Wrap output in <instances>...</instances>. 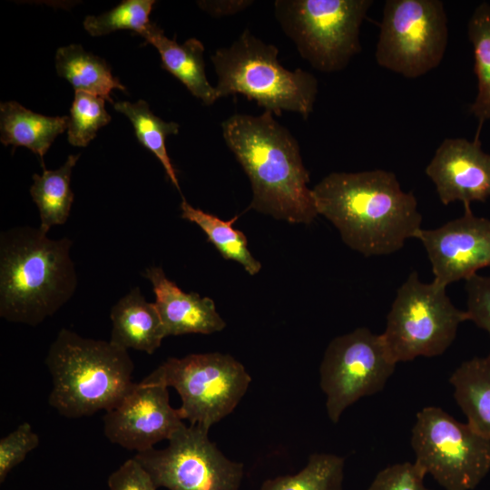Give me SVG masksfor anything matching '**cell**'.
I'll return each instance as SVG.
<instances>
[{"label":"cell","mask_w":490,"mask_h":490,"mask_svg":"<svg viewBox=\"0 0 490 490\" xmlns=\"http://www.w3.org/2000/svg\"><path fill=\"white\" fill-rule=\"evenodd\" d=\"M312 194L318 215L365 257L394 253L422 229L415 195L401 189L392 172H334L312 188Z\"/></svg>","instance_id":"obj_1"},{"label":"cell","mask_w":490,"mask_h":490,"mask_svg":"<svg viewBox=\"0 0 490 490\" xmlns=\"http://www.w3.org/2000/svg\"><path fill=\"white\" fill-rule=\"evenodd\" d=\"M221 129L250 181V208L290 223H311L318 213L309 172L297 140L273 113H235L222 122Z\"/></svg>","instance_id":"obj_2"},{"label":"cell","mask_w":490,"mask_h":490,"mask_svg":"<svg viewBox=\"0 0 490 490\" xmlns=\"http://www.w3.org/2000/svg\"><path fill=\"white\" fill-rule=\"evenodd\" d=\"M72 245L69 238H49L39 227L1 233V318L34 327L71 299L78 283Z\"/></svg>","instance_id":"obj_3"},{"label":"cell","mask_w":490,"mask_h":490,"mask_svg":"<svg viewBox=\"0 0 490 490\" xmlns=\"http://www.w3.org/2000/svg\"><path fill=\"white\" fill-rule=\"evenodd\" d=\"M44 363L52 377L48 403L67 418L107 412L135 385L128 350L67 328L57 333Z\"/></svg>","instance_id":"obj_4"},{"label":"cell","mask_w":490,"mask_h":490,"mask_svg":"<svg viewBox=\"0 0 490 490\" xmlns=\"http://www.w3.org/2000/svg\"><path fill=\"white\" fill-rule=\"evenodd\" d=\"M278 54L275 45L248 29L230 46L217 49L211 59L218 76L219 97L240 93L278 116L288 111L307 119L313 111L318 80L300 68L283 67Z\"/></svg>","instance_id":"obj_5"},{"label":"cell","mask_w":490,"mask_h":490,"mask_svg":"<svg viewBox=\"0 0 490 490\" xmlns=\"http://www.w3.org/2000/svg\"><path fill=\"white\" fill-rule=\"evenodd\" d=\"M372 0H277L275 16L315 69L343 70L361 50L359 33Z\"/></svg>","instance_id":"obj_6"},{"label":"cell","mask_w":490,"mask_h":490,"mask_svg":"<svg viewBox=\"0 0 490 490\" xmlns=\"http://www.w3.org/2000/svg\"><path fill=\"white\" fill-rule=\"evenodd\" d=\"M446 289L435 280L422 282L416 271L397 289L381 334L397 363L442 355L459 325L468 320L466 311L452 303Z\"/></svg>","instance_id":"obj_7"},{"label":"cell","mask_w":490,"mask_h":490,"mask_svg":"<svg viewBox=\"0 0 490 490\" xmlns=\"http://www.w3.org/2000/svg\"><path fill=\"white\" fill-rule=\"evenodd\" d=\"M147 377L173 387L181 418L207 429L234 410L251 381L240 362L219 352L169 358Z\"/></svg>","instance_id":"obj_8"},{"label":"cell","mask_w":490,"mask_h":490,"mask_svg":"<svg viewBox=\"0 0 490 490\" xmlns=\"http://www.w3.org/2000/svg\"><path fill=\"white\" fill-rule=\"evenodd\" d=\"M415 463L446 490H473L490 471V440L437 407L417 412Z\"/></svg>","instance_id":"obj_9"},{"label":"cell","mask_w":490,"mask_h":490,"mask_svg":"<svg viewBox=\"0 0 490 490\" xmlns=\"http://www.w3.org/2000/svg\"><path fill=\"white\" fill-rule=\"evenodd\" d=\"M375 58L381 67L416 78L439 65L448 42L447 17L439 0H387Z\"/></svg>","instance_id":"obj_10"},{"label":"cell","mask_w":490,"mask_h":490,"mask_svg":"<svg viewBox=\"0 0 490 490\" xmlns=\"http://www.w3.org/2000/svg\"><path fill=\"white\" fill-rule=\"evenodd\" d=\"M397 364L382 335L367 328L333 338L319 367V385L330 421L338 423L349 406L381 391Z\"/></svg>","instance_id":"obj_11"},{"label":"cell","mask_w":490,"mask_h":490,"mask_svg":"<svg viewBox=\"0 0 490 490\" xmlns=\"http://www.w3.org/2000/svg\"><path fill=\"white\" fill-rule=\"evenodd\" d=\"M209 429L183 425L162 449L154 447L134 457L157 487L168 490H240L243 464L226 457L208 436Z\"/></svg>","instance_id":"obj_12"},{"label":"cell","mask_w":490,"mask_h":490,"mask_svg":"<svg viewBox=\"0 0 490 490\" xmlns=\"http://www.w3.org/2000/svg\"><path fill=\"white\" fill-rule=\"evenodd\" d=\"M103 433L113 444L136 453L169 440L183 425L170 404L168 387L147 377L103 417Z\"/></svg>","instance_id":"obj_13"},{"label":"cell","mask_w":490,"mask_h":490,"mask_svg":"<svg viewBox=\"0 0 490 490\" xmlns=\"http://www.w3.org/2000/svg\"><path fill=\"white\" fill-rule=\"evenodd\" d=\"M416 238L426 249L434 280L445 287L490 267V220L475 216L470 207L441 227L421 229Z\"/></svg>","instance_id":"obj_14"},{"label":"cell","mask_w":490,"mask_h":490,"mask_svg":"<svg viewBox=\"0 0 490 490\" xmlns=\"http://www.w3.org/2000/svg\"><path fill=\"white\" fill-rule=\"evenodd\" d=\"M426 174L436 186L440 201H461L470 207L490 198V153L479 139L446 138L435 152Z\"/></svg>","instance_id":"obj_15"},{"label":"cell","mask_w":490,"mask_h":490,"mask_svg":"<svg viewBox=\"0 0 490 490\" xmlns=\"http://www.w3.org/2000/svg\"><path fill=\"white\" fill-rule=\"evenodd\" d=\"M142 275L152 283L154 304L166 337L208 335L221 331L226 327L211 298L201 297L195 292H184L167 278L162 268H147Z\"/></svg>","instance_id":"obj_16"},{"label":"cell","mask_w":490,"mask_h":490,"mask_svg":"<svg viewBox=\"0 0 490 490\" xmlns=\"http://www.w3.org/2000/svg\"><path fill=\"white\" fill-rule=\"evenodd\" d=\"M110 318L109 340L125 350L152 355L166 338L156 305L146 300L139 287L132 288L112 307Z\"/></svg>","instance_id":"obj_17"},{"label":"cell","mask_w":490,"mask_h":490,"mask_svg":"<svg viewBox=\"0 0 490 490\" xmlns=\"http://www.w3.org/2000/svg\"><path fill=\"white\" fill-rule=\"evenodd\" d=\"M142 37L157 49L162 67L181 81L193 96L205 105H211L220 98L216 88L207 79L204 46L201 41L190 38L179 44L153 23Z\"/></svg>","instance_id":"obj_18"},{"label":"cell","mask_w":490,"mask_h":490,"mask_svg":"<svg viewBox=\"0 0 490 490\" xmlns=\"http://www.w3.org/2000/svg\"><path fill=\"white\" fill-rule=\"evenodd\" d=\"M67 116H44L11 101L0 105V140L4 145L24 146L42 161L54 139L68 128Z\"/></svg>","instance_id":"obj_19"},{"label":"cell","mask_w":490,"mask_h":490,"mask_svg":"<svg viewBox=\"0 0 490 490\" xmlns=\"http://www.w3.org/2000/svg\"><path fill=\"white\" fill-rule=\"evenodd\" d=\"M456 402L467 424L490 440V352L464 361L449 377Z\"/></svg>","instance_id":"obj_20"},{"label":"cell","mask_w":490,"mask_h":490,"mask_svg":"<svg viewBox=\"0 0 490 490\" xmlns=\"http://www.w3.org/2000/svg\"><path fill=\"white\" fill-rule=\"evenodd\" d=\"M58 75L66 79L76 91L92 93L109 103L113 89L125 87L112 74L108 64L99 56L87 53L79 44L60 47L55 54Z\"/></svg>","instance_id":"obj_21"},{"label":"cell","mask_w":490,"mask_h":490,"mask_svg":"<svg viewBox=\"0 0 490 490\" xmlns=\"http://www.w3.org/2000/svg\"><path fill=\"white\" fill-rule=\"evenodd\" d=\"M79 156L69 155L57 170L44 169L42 174L33 175L30 194L39 211V228L46 233L52 227L64 224L70 215L74 201L71 175Z\"/></svg>","instance_id":"obj_22"},{"label":"cell","mask_w":490,"mask_h":490,"mask_svg":"<svg viewBox=\"0 0 490 490\" xmlns=\"http://www.w3.org/2000/svg\"><path fill=\"white\" fill-rule=\"evenodd\" d=\"M180 208L181 217L199 226L225 260L240 263L251 276L260 271L261 263L250 251L245 234L232 227L238 216L230 220H220L192 207L184 198Z\"/></svg>","instance_id":"obj_23"},{"label":"cell","mask_w":490,"mask_h":490,"mask_svg":"<svg viewBox=\"0 0 490 490\" xmlns=\"http://www.w3.org/2000/svg\"><path fill=\"white\" fill-rule=\"evenodd\" d=\"M467 34L474 52L477 93L469 112L478 121L475 138L479 139L483 123L490 119V4L481 3L471 15Z\"/></svg>","instance_id":"obj_24"},{"label":"cell","mask_w":490,"mask_h":490,"mask_svg":"<svg viewBox=\"0 0 490 490\" xmlns=\"http://www.w3.org/2000/svg\"><path fill=\"white\" fill-rule=\"evenodd\" d=\"M113 106L117 112L129 118L140 143L156 156L172 183L181 191L175 169L165 145L167 136L179 132V124L174 122H165L153 114L149 104L143 100H139L134 103L125 101L118 102L113 103Z\"/></svg>","instance_id":"obj_25"},{"label":"cell","mask_w":490,"mask_h":490,"mask_svg":"<svg viewBox=\"0 0 490 490\" xmlns=\"http://www.w3.org/2000/svg\"><path fill=\"white\" fill-rule=\"evenodd\" d=\"M345 458L315 453L299 473L268 479L260 490H342Z\"/></svg>","instance_id":"obj_26"},{"label":"cell","mask_w":490,"mask_h":490,"mask_svg":"<svg viewBox=\"0 0 490 490\" xmlns=\"http://www.w3.org/2000/svg\"><path fill=\"white\" fill-rule=\"evenodd\" d=\"M154 4L153 0H124L98 16H87L83 27L93 36L122 29L134 31L142 36L152 24L149 16Z\"/></svg>","instance_id":"obj_27"},{"label":"cell","mask_w":490,"mask_h":490,"mask_svg":"<svg viewBox=\"0 0 490 490\" xmlns=\"http://www.w3.org/2000/svg\"><path fill=\"white\" fill-rule=\"evenodd\" d=\"M103 97L76 91L70 109L68 142L78 147H85L96 136L98 130L111 121L104 108Z\"/></svg>","instance_id":"obj_28"},{"label":"cell","mask_w":490,"mask_h":490,"mask_svg":"<svg viewBox=\"0 0 490 490\" xmlns=\"http://www.w3.org/2000/svg\"><path fill=\"white\" fill-rule=\"evenodd\" d=\"M39 436L28 422L19 425L14 431L0 439V483L21 464L31 451L38 446Z\"/></svg>","instance_id":"obj_29"},{"label":"cell","mask_w":490,"mask_h":490,"mask_svg":"<svg viewBox=\"0 0 490 490\" xmlns=\"http://www.w3.org/2000/svg\"><path fill=\"white\" fill-rule=\"evenodd\" d=\"M425 472L415 463L390 465L377 473L368 490H430Z\"/></svg>","instance_id":"obj_30"},{"label":"cell","mask_w":490,"mask_h":490,"mask_svg":"<svg viewBox=\"0 0 490 490\" xmlns=\"http://www.w3.org/2000/svg\"><path fill=\"white\" fill-rule=\"evenodd\" d=\"M466 313L478 328L490 336V276L475 274L466 280Z\"/></svg>","instance_id":"obj_31"},{"label":"cell","mask_w":490,"mask_h":490,"mask_svg":"<svg viewBox=\"0 0 490 490\" xmlns=\"http://www.w3.org/2000/svg\"><path fill=\"white\" fill-rule=\"evenodd\" d=\"M109 490H157L152 477L133 456L123 462L108 477Z\"/></svg>","instance_id":"obj_32"},{"label":"cell","mask_w":490,"mask_h":490,"mask_svg":"<svg viewBox=\"0 0 490 490\" xmlns=\"http://www.w3.org/2000/svg\"><path fill=\"white\" fill-rule=\"evenodd\" d=\"M249 0L200 1L199 6L213 16H224L237 14L252 5Z\"/></svg>","instance_id":"obj_33"}]
</instances>
